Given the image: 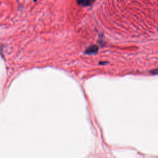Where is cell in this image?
Returning <instances> with one entry per match:
<instances>
[{
    "instance_id": "1",
    "label": "cell",
    "mask_w": 158,
    "mask_h": 158,
    "mask_svg": "<svg viewBox=\"0 0 158 158\" xmlns=\"http://www.w3.org/2000/svg\"><path fill=\"white\" fill-rule=\"evenodd\" d=\"M98 51V47L96 45H92L88 47L85 50V53L87 55H93L95 54Z\"/></svg>"
},
{
    "instance_id": "2",
    "label": "cell",
    "mask_w": 158,
    "mask_h": 158,
    "mask_svg": "<svg viewBox=\"0 0 158 158\" xmlns=\"http://www.w3.org/2000/svg\"><path fill=\"white\" fill-rule=\"evenodd\" d=\"M77 2L79 5L83 7H86L91 5L93 3L94 0H77Z\"/></svg>"
},
{
    "instance_id": "3",
    "label": "cell",
    "mask_w": 158,
    "mask_h": 158,
    "mask_svg": "<svg viewBox=\"0 0 158 158\" xmlns=\"http://www.w3.org/2000/svg\"><path fill=\"white\" fill-rule=\"evenodd\" d=\"M151 73L155 74H157L158 73V69H156V70H153L151 71Z\"/></svg>"
},
{
    "instance_id": "4",
    "label": "cell",
    "mask_w": 158,
    "mask_h": 158,
    "mask_svg": "<svg viewBox=\"0 0 158 158\" xmlns=\"http://www.w3.org/2000/svg\"><path fill=\"white\" fill-rule=\"evenodd\" d=\"M35 1H36V0H35Z\"/></svg>"
}]
</instances>
